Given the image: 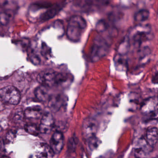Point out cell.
I'll return each instance as SVG.
<instances>
[{
	"label": "cell",
	"instance_id": "19",
	"mask_svg": "<svg viewBox=\"0 0 158 158\" xmlns=\"http://www.w3.org/2000/svg\"><path fill=\"white\" fill-rule=\"evenodd\" d=\"M25 130L27 132L32 135L37 136L40 133L39 127L34 123H28L25 126Z\"/></svg>",
	"mask_w": 158,
	"mask_h": 158
},
{
	"label": "cell",
	"instance_id": "21",
	"mask_svg": "<svg viewBox=\"0 0 158 158\" xmlns=\"http://www.w3.org/2000/svg\"><path fill=\"white\" fill-rule=\"evenodd\" d=\"M88 146L91 150H93L97 148L101 143L100 140L98 138H96V136H93L91 138H89L88 139Z\"/></svg>",
	"mask_w": 158,
	"mask_h": 158
},
{
	"label": "cell",
	"instance_id": "15",
	"mask_svg": "<svg viewBox=\"0 0 158 158\" xmlns=\"http://www.w3.org/2000/svg\"><path fill=\"white\" fill-rule=\"evenodd\" d=\"M34 94L38 100L43 102L48 100L50 98L46 86L44 85H41L37 87L34 91Z\"/></svg>",
	"mask_w": 158,
	"mask_h": 158
},
{
	"label": "cell",
	"instance_id": "24",
	"mask_svg": "<svg viewBox=\"0 0 158 158\" xmlns=\"http://www.w3.org/2000/svg\"><path fill=\"white\" fill-rule=\"evenodd\" d=\"M1 158H10L9 157L7 156H2Z\"/></svg>",
	"mask_w": 158,
	"mask_h": 158
},
{
	"label": "cell",
	"instance_id": "3",
	"mask_svg": "<svg viewBox=\"0 0 158 158\" xmlns=\"http://www.w3.org/2000/svg\"><path fill=\"white\" fill-rule=\"evenodd\" d=\"M67 78L61 73L54 71H42L37 77V81L41 84L46 87H52L58 85L65 82Z\"/></svg>",
	"mask_w": 158,
	"mask_h": 158
},
{
	"label": "cell",
	"instance_id": "18",
	"mask_svg": "<svg viewBox=\"0 0 158 158\" xmlns=\"http://www.w3.org/2000/svg\"><path fill=\"white\" fill-rule=\"evenodd\" d=\"M111 0H85L84 2L86 6H101L107 5Z\"/></svg>",
	"mask_w": 158,
	"mask_h": 158
},
{
	"label": "cell",
	"instance_id": "8",
	"mask_svg": "<svg viewBox=\"0 0 158 158\" xmlns=\"http://www.w3.org/2000/svg\"><path fill=\"white\" fill-rule=\"evenodd\" d=\"M54 119L52 114L50 112L45 113L42 117L41 123L39 126L40 133H50L54 127Z\"/></svg>",
	"mask_w": 158,
	"mask_h": 158
},
{
	"label": "cell",
	"instance_id": "20",
	"mask_svg": "<svg viewBox=\"0 0 158 158\" xmlns=\"http://www.w3.org/2000/svg\"><path fill=\"white\" fill-rule=\"evenodd\" d=\"M12 17V14L8 11H4L0 12V24L3 26L7 25Z\"/></svg>",
	"mask_w": 158,
	"mask_h": 158
},
{
	"label": "cell",
	"instance_id": "5",
	"mask_svg": "<svg viewBox=\"0 0 158 158\" xmlns=\"http://www.w3.org/2000/svg\"><path fill=\"white\" fill-rule=\"evenodd\" d=\"M20 94L15 87L8 85L0 89V98L5 103L17 105L20 100Z\"/></svg>",
	"mask_w": 158,
	"mask_h": 158
},
{
	"label": "cell",
	"instance_id": "25",
	"mask_svg": "<svg viewBox=\"0 0 158 158\" xmlns=\"http://www.w3.org/2000/svg\"><path fill=\"white\" fill-rule=\"evenodd\" d=\"M2 131V128H1V127H0V133H1V132Z\"/></svg>",
	"mask_w": 158,
	"mask_h": 158
},
{
	"label": "cell",
	"instance_id": "10",
	"mask_svg": "<svg viewBox=\"0 0 158 158\" xmlns=\"http://www.w3.org/2000/svg\"><path fill=\"white\" fill-rule=\"evenodd\" d=\"M151 148L147 144L146 140H140L138 146L135 150V156L136 158H147L151 150Z\"/></svg>",
	"mask_w": 158,
	"mask_h": 158
},
{
	"label": "cell",
	"instance_id": "14",
	"mask_svg": "<svg viewBox=\"0 0 158 158\" xmlns=\"http://www.w3.org/2000/svg\"><path fill=\"white\" fill-rule=\"evenodd\" d=\"M158 129L156 127H150L146 133V142L151 148L154 147L158 142Z\"/></svg>",
	"mask_w": 158,
	"mask_h": 158
},
{
	"label": "cell",
	"instance_id": "9",
	"mask_svg": "<svg viewBox=\"0 0 158 158\" xmlns=\"http://www.w3.org/2000/svg\"><path fill=\"white\" fill-rule=\"evenodd\" d=\"M64 145V138L61 131H56L51 137L50 147L54 154H58L63 149Z\"/></svg>",
	"mask_w": 158,
	"mask_h": 158
},
{
	"label": "cell",
	"instance_id": "7",
	"mask_svg": "<svg viewBox=\"0 0 158 158\" xmlns=\"http://www.w3.org/2000/svg\"><path fill=\"white\" fill-rule=\"evenodd\" d=\"M98 128V123L95 119L87 118L84 120L82 125L83 137L86 139L95 136Z\"/></svg>",
	"mask_w": 158,
	"mask_h": 158
},
{
	"label": "cell",
	"instance_id": "17",
	"mask_svg": "<svg viewBox=\"0 0 158 158\" xmlns=\"http://www.w3.org/2000/svg\"><path fill=\"white\" fill-rule=\"evenodd\" d=\"M150 13L148 10L142 9L137 12L135 15V20L137 22H144L148 19Z\"/></svg>",
	"mask_w": 158,
	"mask_h": 158
},
{
	"label": "cell",
	"instance_id": "16",
	"mask_svg": "<svg viewBox=\"0 0 158 158\" xmlns=\"http://www.w3.org/2000/svg\"><path fill=\"white\" fill-rule=\"evenodd\" d=\"M25 117L29 118H38L41 115V109L39 106L28 108L24 112Z\"/></svg>",
	"mask_w": 158,
	"mask_h": 158
},
{
	"label": "cell",
	"instance_id": "26",
	"mask_svg": "<svg viewBox=\"0 0 158 158\" xmlns=\"http://www.w3.org/2000/svg\"><path fill=\"white\" fill-rule=\"evenodd\" d=\"M158 158L157 157H156V158Z\"/></svg>",
	"mask_w": 158,
	"mask_h": 158
},
{
	"label": "cell",
	"instance_id": "22",
	"mask_svg": "<svg viewBox=\"0 0 158 158\" xmlns=\"http://www.w3.org/2000/svg\"><path fill=\"white\" fill-rule=\"evenodd\" d=\"M25 117L24 113L22 110H18L15 113L14 119L16 121H20L23 120V118Z\"/></svg>",
	"mask_w": 158,
	"mask_h": 158
},
{
	"label": "cell",
	"instance_id": "23",
	"mask_svg": "<svg viewBox=\"0 0 158 158\" xmlns=\"http://www.w3.org/2000/svg\"><path fill=\"white\" fill-rule=\"evenodd\" d=\"M3 145V142L0 138V153L2 150Z\"/></svg>",
	"mask_w": 158,
	"mask_h": 158
},
{
	"label": "cell",
	"instance_id": "4",
	"mask_svg": "<svg viewBox=\"0 0 158 158\" xmlns=\"http://www.w3.org/2000/svg\"><path fill=\"white\" fill-rule=\"evenodd\" d=\"M109 44L102 36H97L95 39L92 51V60L94 62L98 61L105 56L108 52Z\"/></svg>",
	"mask_w": 158,
	"mask_h": 158
},
{
	"label": "cell",
	"instance_id": "12",
	"mask_svg": "<svg viewBox=\"0 0 158 158\" xmlns=\"http://www.w3.org/2000/svg\"><path fill=\"white\" fill-rule=\"evenodd\" d=\"M54 155L50 146L45 143H41L35 156L37 158H53Z\"/></svg>",
	"mask_w": 158,
	"mask_h": 158
},
{
	"label": "cell",
	"instance_id": "13",
	"mask_svg": "<svg viewBox=\"0 0 158 158\" xmlns=\"http://www.w3.org/2000/svg\"><path fill=\"white\" fill-rule=\"evenodd\" d=\"M48 100V106L50 110L53 112H56L59 110L64 103V99L60 95L50 97Z\"/></svg>",
	"mask_w": 158,
	"mask_h": 158
},
{
	"label": "cell",
	"instance_id": "1",
	"mask_svg": "<svg viewBox=\"0 0 158 158\" xmlns=\"http://www.w3.org/2000/svg\"><path fill=\"white\" fill-rule=\"evenodd\" d=\"M130 43L137 48H142L144 44L153 38L151 27L149 25H139L132 29L127 37Z\"/></svg>",
	"mask_w": 158,
	"mask_h": 158
},
{
	"label": "cell",
	"instance_id": "11",
	"mask_svg": "<svg viewBox=\"0 0 158 158\" xmlns=\"http://www.w3.org/2000/svg\"><path fill=\"white\" fill-rule=\"evenodd\" d=\"M65 3H61L58 4L54 5L49 7V9L46 10L41 16L40 19L43 21H46L53 18L62 9L64 6Z\"/></svg>",
	"mask_w": 158,
	"mask_h": 158
},
{
	"label": "cell",
	"instance_id": "6",
	"mask_svg": "<svg viewBox=\"0 0 158 158\" xmlns=\"http://www.w3.org/2000/svg\"><path fill=\"white\" fill-rule=\"evenodd\" d=\"M142 113L145 116L157 117L158 101L157 98H150L143 102L141 107Z\"/></svg>",
	"mask_w": 158,
	"mask_h": 158
},
{
	"label": "cell",
	"instance_id": "2",
	"mask_svg": "<svg viewBox=\"0 0 158 158\" xmlns=\"http://www.w3.org/2000/svg\"><path fill=\"white\" fill-rule=\"evenodd\" d=\"M87 22L81 16L74 15L69 21L67 27L66 35L71 41H79L87 27Z\"/></svg>",
	"mask_w": 158,
	"mask_h": 158
}]
</instances>
